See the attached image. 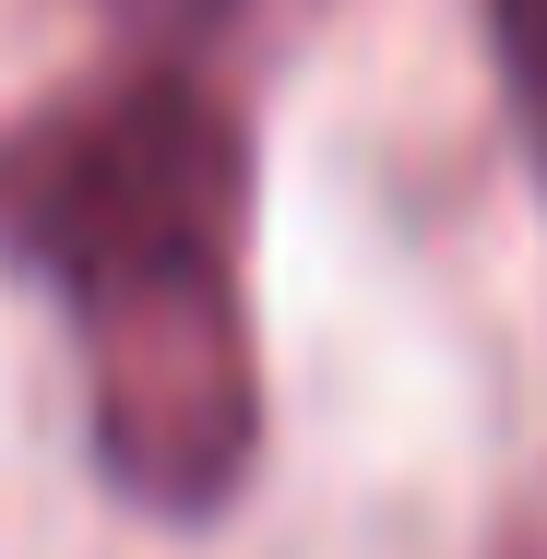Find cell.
<instances>
[{
    "label": "cell",
    "mask_w": 547,
    "mask_h": 559,
    "mask_svg": "<svg viewBox=\"0 0 547 559\" xmlns=\"http://www.w3.org/2000/svg\"><path fill=\"white\" fill-rule=\"evenodd\" d=\"M488 559H547V476L500 500V524H488Z\"/></svg>",
    "instance_id": "4"
},
{
    "label": "cell",
    "mask_w": 547,
    "mask_h": 559,
    "mask_svg": "<svg viewBox=\"0 0 547 559\" xmlns=\"http://www.w3.org/2000/svg\"><path fill=\"white\" fill-rule=\"evenodd\" d=\"M488 48H500V84L524 108V143H536V179H547V0H488Z\"/></svg>",
    "instance_id": "2"
},
{
    "label": "cell",
    "mask_w": 547,
    "mask_h": 559,
    "mask_svg": "<svg viewBox=\"0 0 547 559\" xmlns=\"http://www.w3.org/2000/svg\"><path fill=\"white\" fill-rule=\"evenodd\" d=\"M108 24H131V36H155V48H191V36H215L238 0H96Z\"/></svg>",
    "instance_id": "3"
},
{
    "label": "cell",
    "mask_w": 547,
    "mask_h": 559,
    "mask_svg": "<svg viewBox=\"0 0 547 559\" xmlns=\"http://www.w3.org/2000/svg\"><path fill=\"white\" fill-rule=\"evenodd\" d=\"M250 131L179 60L72 84L0 131V262L72 298L96 476L203 524L262 464V345L238 298Z\"/></svg>",
    "instance_id": "1"
}]
</instances>
